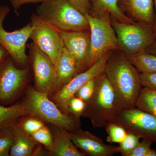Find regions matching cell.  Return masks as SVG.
<instances>
[{"label":"cell","instance_id":"obj_1","mask_svg":"<svg viewBox=\"0 0 156 156\" xmlns=\"http://www.w3.org/2000/svg\"><path fill=\"white\" fill-rule=\"evenodd\" d=\"M104 72L116 98L118 110L134 107L143 87L140 73L123 53H112Z\"/></svg>","mask_w":156,"mask_h":156},{"label":"cell","instance_id":"obj_2","mask_svg":"<svg viewBox=\"0 0 156 156\" xmlns=\"http://www.w3.org/2000/svg\"><path fill=\"white\" fill-rule=\"evenodd\" d=\"M114 91L104 71L96 77L95 90L82 116L88 118L95 128H102L113 122L117 111Z\"/></svg>","mask_w":156,"mask_h":156},{"label":"cell","instance_id":"obj_3","mask_svg":"<svg viewBox=\"0 0 156 156\" xmlns=\"http://www.w3.org/2000/svg\"><path fill=\"white\" fill-rule=\"evenodd\" d=\"M48 94L29 87L23 102L28 115L39 118L69 132L80 128V121L71 115L62 112Z\"/></svg>","mask_w":156,"mask_h":156},{"label":"cell","instance_id":"obj_4","mask_svg":"<svg viewBox=\"0 0 156 156\" xmlns=\"http://www.w3.org/2000/svg\"><path fill=\"white\" fill-rule=\"evenodd\" d=\"M39 17L64 31L89 30L86 16L77 10L68 0H50L37 6Z\"/></svg>","mask_w":156,"mask_h":156},{"label":"cell","instance_id":"obj_5","mask_svg":"<svg viewBox=\"0 0 156 156\" xmlns=\"http://www.w3.org/2000/svg\"><path fill=\"white\" fill-rule=\"evenodd\" d=\"M90 34V49L87 68L95 64L106 53L118 48V41L109 14L91 11L85 14Z\"/></svg>","mask_w":156,"mask_h":156},{"label":"cell","instance_id":"obj_6","mask_svg":"<svg viewBox=\"0 0 156 156\" xmlns=\"http://www.w3.org/2000/svg\"><path fill=\"white\" fill-rule=\"evenodd\" d=\"M111 23L116 35L118 48L127 56L145 51L156 41L153 27L144 23H128L113 19Z\"/></svg>","mask_w":156,"mask_h":156},{"label":"cell","instance_id":"obj_7","mask_svg":"<svg viewBox=\"0 0 156 156\" xmlns=\"http://www.w3.org/2000/svg\"><path fill=\"white\" fill-rule=\"evenodd\" d=\"M30 23L33 30L30 38L55 66L64 48L60 30L36 13L31 15Z\"/></svg>","mask_w":156,"mask_h":156},{"label":"cell","instance_id":"obj_8","mask_svg":"<svg viewBox=\"0 0 156 156\" xmlns=\"http://www.w3.org/2000/svg\"><path fill=\"white\" fill-rule=\"evenodd\" d=\"M10 11L9 6H0V45L8 51L16 66L23 67L28 62L26 48L33 26L29 23L19 30L11 32L6 30L3 23Z\"/></svg>","mask_w":156,"mask_h":156},{"label":"cell","instance_id":"obj_9","mask_svg":"<svg viewBox=\"0 0 156 156\" xmlns=\"http://www.w3.org/2000/svg\"><path fill=\"white\" fill-rule=\"evenodd\" d=\"M29 69L18 68L11 56L0 62V104L12 103L20 94L28 79Z\"/></svg>","mask_w":156,"mask_h":156},{"label":"cell","instance_id":"obj_10","mask_svg":"<svg viewBox=\"0 0 156 156\" xmlns=\"http://www.w3.org/2000/svg\"><path fill=\"white\" fill-rule=\"evenodd\" d=\"M113 123L140 138L156 142V117L135 107L117 111Z\"/></svg>","mask_w":156,"mask_h":156},{"label":"cell","instance_id":"obj_11","mask_svg":"<svg viewBox=\"0 0 156 156\" xmlns=\"http://www.w3.org/2000/svg\"><path fill=\"white\" fill-rule=\"evenodd\" d=\"M29 50V59L33 71L35 84L37 90L53 94L56 83L55 66L49 56L40 50L33 43L27 45Z\"/></svg>","mask_w":156,"mask_h":156},{"label":"cell","instance_id":"obj_12","mask_svg":"<svg viewBox=\"0 0 156 156\" xmlns=\"http://www.w3.org/2000/svg\"><path fill=\"white\" fill-rule=\"evenodd\" d=\"M114 51L104 55L95 64L83 72L80 73L60 90L53 94L52 101L62 112L69 114L68 104L70 98L75 95L79 89L89 80L97 76L104 71L105 64Z\"/></svg>","mask_w":156,"mask_h":156},{"label":"cell","instance_id":"obj_13","mask_svg":"<svg viewBox=\"0 0 156 156\" xmlns=\"http://www.w3.org/2000/svg\"><path fill=\"white\" fill-rule=\"evenodd\" d=\"M67 133L75 145L86 155L112 156L119 153L118 147L105 144L100 137L80 128L72 132L67 131Z\"/></svg>","mask_w":156,"mask_h":156},{"label":"cell","instance_id":"obj_14","mask_svg":"<svg viewBox=\"0 0 156 156\" xmlns=\"http://www.w3.org/2000/svg\"><path fill=\"white\" fill-rule=\"evenodd\" d=\"M60 34L65 48L75 58L79 73L87 70L90 49V31L60 30Z\"/></svg>","mask_w":156,"mask_h":156},{"label":"cell","instance_id":"obj_15","mask_svg":"<svg viewBox=\"0 0 156 156\" xmlns=\"http://www.w3.org/2000/svg\"><path fill=\"white\" fill-rule=\"evenodd\" d=\"M55 67L56 80L53 95L80 73L75 58L65 47Z\"/></svg>","mask_w":156,"mask_h":156},{"label":"cell","instance_id":"obj_16","mask_svg":"<svg viewBox=\"0 0 156 156\" xmlns=\"http://www.w3.org/2000/svg\"><path fill=\"white\" fill-rule=\"evenodd\" d=\"M119 4L139 22L153 27L155 18L154 0H119Z\"/></svg>","mask_w":156,"mask_h":156},{"label":"cell","instance_id":"obj_17","mask_svg":"<svg viewBox=\"0 0 156 156\" xmlns=\"http://www.w3.org/2000/svg\"><path fill=\"white\" fill-rule=\"evenodd\" d=\"M13 128L14 139L10 156H30L35 154L38 143L23 131L17 122L13 124Z\"/></svg>","mask_w":156,"mask_h":156},{"label":"cell","instance_id":"obj_18","mask_svg":"<svg viewBox=\"0 0 156 156\" xmlns=\"http://www.w3.org/2000/svg\"><path fill=\"white\" fill-rule=\"evenodd\" d=\"M53 145L50 153L55 156H84L68 135L67 131L53 126Z\"/></svg>","mask_w":156,"mask_h":156},{"label":"cell","instance_id":"obj_19","mask_svg":"<svg viewBox=\"0 0 156 156\" xmlns=\"http://www.w3.org/2000/svg\"><path fill=\"white\" fill-rule=\"evenodd\" d=\"M92 11L109 14L113 19L121 22L132 23V20L126 16L120 7L119 0H89Z\"/></svg>","mask_w":156,"mask_h":156},{"label":"cell","instance_id":"obj_20","mask_svg":"<svg viewBox=\"0 0 156 156\" xmlns=\"http://www.w3.org/2000/svg\"><path fill=\"white\" fill-rule=\"evenodd\" d=\"M27 115L23 102L9 106L0 105V130L12 126L21 117Z\"/></svg>","mask_w":156,"mask_h":156},{"label":"cell","instance_id":"obj_21","mask_svg":"<svg viewBox=\"0 0 156 156\" xmlns=\"http://www.w3.org/2000/svg\"><path fill=\"white\" fill-rule=\"evenodd\" d=\"M126 56L140 73H156V55L143 51Z\"/></svg>","mask_w":156,"mask_h":156},{"label":"cell","instance_id":"obj_22","mask_svg":"<svg viewBox=\"0 0 156 156\" xmlns=\"http://www.w3.org/2000/svg\"><path fill=\"white\" fill-rule=\"evenodd\" d=\"M135 107L156 117V91L143 87L135 103Z\"/></svg>","mask_w":156,"mask_h":156},{"label":"cell","instance_id":"obj_23","mask_svg":"<svg viewBox=\"0 0 156 156\" xmlns=\"http://www.w3.org/2000/svg\"><path fill=\"white\" fill-rule=\"evenodd\" d=\"M13 125L0 130V156H10L14 139Z\"/></svg>","mask_w":156,"mask_h":156},{"label":"cell","instance_id":"obj_24","mask_svg":"<svg viewBox=\"0 0 156 156\" xmlns=\"http://www.w3.org/2000/svg\"><path fill=\"white\" fill-rule=\"evenodd\" d=\"M105 128L107 133L106 140L110 144L120 143L126 138L128 134L125 128L116 123H109Z\"/></svg>","mask_w":156,"mask_h":156},{"label":"cell","instance_id":"obj_25","mask_svg":"<svg viewBox=\"0 0 156 156\" xmlns=\"http://www.w3.org/2000/svg\"><path fill=\"white\" fill-rule=\"evenodd\" d=\"M17 122L23 130L30 135L45 126L43 121L32 115L24 118L21 117Z\"/></svg>","mask_w":156,"mask_h":156},{"label":"cell","instance_id":"obj_26","mask_svg":"<svg viewBox=\"0 0 156 156\" xmlns=\"http://www.w3.org/2000/svg\"><path fill=\"white\" fill-rule=\"evenodd\" d=\"M30 136L38 143L43 144L50 152L53 145V139L52 132L46 126L31 134Z\"/></svg>","mask_w":156,"mask_h":156},{"label":"cell","instance_id":"obj_27","mask_svg":"<svg viewBox=\"0 0 156 156\" xmlns=\"http://www.w3.org/2000/svg\"><path fill=\"white\" fill-rule=\"evenodd\" d=\"M140 137L133 133L128 132L127 136L118 146L119 153L122 156H128L140 142Z\"/></svg>","mask_w":156,"mask_h":156},{"label":"cell","instance_id":"obj_28","mask_svg":"<svg viewBox=\"0 0 156 156\" xmlns=\"http://www.w3.org/2000/svg\"><path fill=\"white\" fill-rule=\"evenodd\" d=\"M86 107V102L76 96H73L68 104V113L73 116L80 119Z\"/></svg>","mask_w":156,"mask_h":156},{"label":"cell","instance_id":"obj_29","mask_svg":"<svg viewBox=\"0 0 156 156\" xmlns=\"http://www.w3.org/2000/svg\"><path fill=\"white\" fill-rule=\"evenodd\" d=\"M96 77L97 76L92 78L84 84L76 92L75 96L81 98L85 102L88 101L95 90Z\"/></svg>","mask_w":156,"mask_h":156},{"label":"cell","instance_id":"obj_30","mask_svg":"<svg viewBox=\"0 0 156 156\" xmlns=\"http://www.w3.org/2000/svg\"><path fill=\"white\" fill-rule=\"evenodd\" d=\"M153 143L150 140L143 139L128 156H147Z\"/></svg>","mask_w":156,"mask_h":156},{"label":"cell","instance_id":"obj_31","mask_svg":"<svg viewBox=\"0 0 156 156\" xmlns=\"http://www.w3.org/2000/svg\"><path fill=\"white\" fill-rule=\"evenodd\" d=\"M142 87L156 91V73H140Z\"/></svg>","mask_w":156,"mask_h":156},{"label":"cell","instance_id":"obj_32","mask_svg":"<svg viewBox=\"0 0 156 156\" xmlns=\"http://www.w3.org/2000/svg\"><path fill=\"white\" fill-rule=\"evenodd\" d=\"M73 5L85 15L92 11V5L89 0H68Z\"/></svg>","mask_w":156,"mask_h":156},{"label":"cell","instance_id":"obj_33","mask_svg":"<svg viewBox=\"0 0 156 156\" xmlns=\"http://www.w3.org/2000/svg\"><path fill=\"white\" fill-rule=\"evenodd\" d=\"M15 11L19 10L22 5L28 3H43L50 0H9Z\"/></svg>","mask_w":156,"mask_h":156},{"label":"cell","instance_id":"obj_34","mask_svg":"<svg viewBox=\"0 0 156 156\" xmlns=\"http://www.w3.org/2000/svg\"><path fill=\"white\" fill-rule=\"evenodd\" d=\"M9 56V54L8 51L0 45V62Z\"/></svg>","mask_w":156,"mask_h":156},{"label":"cell","instance_id":"obj_35","mask_svg":"<svg viewBox=\"0 0 156 156\" xmlns=\"http://www.w3.org/2000/svg\"><path fill=\"white\" fill-rule=\"evenodd\" d=\"M145 51L156 56V41L151 46L147 48Z\"/></svg>","mask_w":156,"mask_h":156},{"label":"cell","instance_id":"obj_36","mask_svg":"<svg viewBox=\"0 0 156 156\" xmlns=\"http://www.w3.org/2000/svg\"><path fill=\"white\" fill-rule=\"evenodd\" d=\"M154 5L155 6L154 22L153 25L154 30L156 35V0H154Z\"/></svg>","mask_w":156,"mask_h":156},{"label":"cell","instance_id":"obj_37","mask_svg":"<svg viewBox=\"0 0 156 156\" xmlns=\"http://www.w3.org/2000/svg\"><path fill=\"white\" fill-rule=\"evenodd\" d=\"M147 156H156V151L151 149L148 152Z\"/></svg>","mask_w":156,"mask_h":156}]
</instances>
